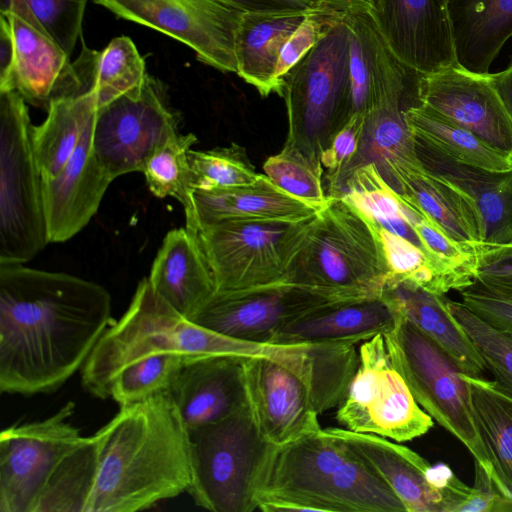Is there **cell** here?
I'll return each instance as SVG.
<instances>
[{
  "instance_id": "cell-1",
  "label": "cell",
  "mask_w": 512,
  "mask_h": 512,
  "mask_svg": "<svg viewBox=\"0 0 512 512\" xmlns=\"http://www.w3.org/2000/svg\"><path fill=\"white\" fill-rule=\"evenodd\" d=\"M189 431L169 392L120 406L54 469L35 512H136L188 492Z\"/></svg>"
},
{
  "instance_id": "cell-2",
  "label": "cell",
  "mask_w": 512,
  "mask_h": 512,
  "mask_svg": "<svg viewBox=\"0 0 512 512\" xmlns=\"http://www.w3.org/2000/svg\"><path fill=\"white\" fill-rule=\"evenodd\" d=\"M0 263V391L36 395L83 367L111 324V295L62 272Z\"/></svg>"
},
{
  "instance_id": "cell-3",
  "label": "cell",
  "mask_w": 512,
  "mask_h": 512,
  "mask_svg": "<svg viewBox=\"0 0 512 512\" xmlns=\"http://www.w3.org/2000/svg\"><path fill=\"white\" fill-rule=\"evenodd\" d=\"M257 502L265 512H406L365 461L323 428L275 447Z\"/></svg>"
},
{
  "instance_id": "cell-4",
  "label": "cell",
  "mask_w": 512,
  "mask_h": 512,
  "mask_svg": "<svg viewBox=\"0 0 512 512\" xmlns=\"http://www.w3.org/2000/svg\"><path fill=\"white\" fill-rule=\"evenodd\" d=\"M276 345L243 341L203 328L176 311L143 278L123 316L110 324L82 367V384L109 398L111 382L130 364L160 354L271 356Z\"/></svg>"
},
{
  "instance_id": "cell-5",
  "label": "cell",
  "mask_w": 512,
  "mask_h": 512,
  "mask_svg": "<svg viewBox=\"0 0 512 512\" xmlns=\"http://www.w3.org/2000/svg\"><path fill=\"white\" fill-rule=\"evenodd\" d=\"M388 267L369 220L341 197L315 216L286 282L341 300L381 297Z\"/></svg>"
},
{
  "instance_id": "cell-6",
  "label": "cell",
  "mask_w": 512,
  "mask_h": 512,
  "mask_svg": "<svg viewBox=\"0 0 512 512\" xmlns=\"http://www.w3.org/2000/svg\"><path fill=\"white\" fill-rule=\"evenodd\" d=\"M349 51V28L342 12H336L319 41L285 79V145L317 161L352 114Z\"/></svg>"
},
{
  "instance_id": "cell-7",
  "label": "cell",
  "mask_w": 512,
  "mask_h": 512,
  "mask_svg": "<svg viewBox=\"0 0 512 512\" xmlns=\"http://www.w3.org/2000/svg\"><path fill=\"white\" fill-rule=\"evenodd\" d=\"M189 431L195 504L214 512H252L276 445L259 432L249 405Z\"/></svg>"
},
{
  "instance_id": "cell-8",
  "label": "cell",
  "mask_w": 512,
  "mask_h": 512,
  "mask_svg": "<svg viewBox=\"0 0 512 512\" xmlns=\"http://www.w3.org/2000/svg\"><path fill=\"white\" fill-rule=\"evenodd\" d=\"M33 127L21 95L0 92V263H25L50 243Z\"/></svg>"
},
{
  "instance_id": "cell-9",
  "label": "cell",
  "mask_w": 512,
  "mask_h": 512,
  "mask_svg": "<svg viewBox=\"0 0 512 512\" xmlns=\"http://www.w3.org/2000/svg\"><path fill=\"white\" fill-rule=\"evenodd\" d=\"M392 307L396 311V322L384 337L394 368L417 403L466 447L474 461L495 482L493 466L479 434L463 372L434 341L400 310Z\"/></svg>"
},
{
  "instance_id": "cell-10",
  "label": "cell",
  "mask_w": 512,
  "mask_h": 512,
  "mask_svg": "<svg viewBox=\"0 0 512 512\" xmlns=\"http://www.w3.org/2000/svg\"><path fill=\"white\" fill-rule=\"evenodd\" d=\"M315 216L300 221H227L198 229L216 291L286 282Z\"/></svg>"
},
{
  "instance_id": "cell-11",
  "label": "cell",
  "mask_w": 512,
  "mask_h": 512,
  "mask_svg": "<svg viewBox=\"0 0 512 512\" xmlns=\"http://www.w3.org/2000/svg\"><path fill=\"white\" fill-rule=\"evenodd\" d=\"M337 408L336 418L344 428L398 443L418 438L434 425L394 368L384 334L360 345L358 369Z\"/></svg>"
},
{
  "instance_id": "cell-12",
  "label": "cell",
  "mask_w": 512,
  "mask_h": 512,
  "mask_svg": "<svg viewBox=\"0 0 512 512\" xmlns=\"http://www.w3.org/2000/svg\"><path fill=\"white\" fill-rule=\"evenodd\" d=\"M178 134L175 115L149 75L138 87L97 108L93 153L108 174L142 172L149 157Z\"/></svg>"
},
{
  "instance_id": "cell-13",
  "label": "cell",
  "mask_w": 512,
  "mask_h": 512,
  "mask_svg": "<svg viewBox=\"0 0 512 512\" xmlns=\"http://www.w3.org/2000/svg\"><path fill=\"white\" fill-rule=\"evenodd\" d=\"M67 402L48 418L0 434V512H35L54 469L82 437Z\"/></svg>"
},
{
  "instance_id": "cell-14",
  "label": "cell",
  "mask_w": 512,
  "mask_h": 512,
  "mask_svg": "<svg viewBox=\"0 0 512 512\" xmlns=\"http://www.w3.org/2000/svg\"><path fill=\"white\" fill-rule=\"evenodd\" d=\"M116 16L191 48L222 72H237L235 37L243 11L224 0H93Z\"/></svg>"
},
{
  "instance_id": "cell-15",
  "label": "cell",
  "mask_w": 512,
  "mask_h": 512,
  "mask_svg": "<svg viewBox=\"0 0 512 512\" xmlns=\"http://www.w3.org/2000/svg\"><path fill=\"white\" fill-rule=\"evenodd\" d=\"M393 491L406 512H455L470 486L444 463L431 465L412 449L388 438L329 427Z\"/></svg>"
},
{
  "instance_id": "cell-16",
  "label": "cell",
  "mask_w": 512,
  "mask_h": 512,
  "mask_svg": "<svg viewBox=\"0 0 512 512\" xmlns=\"http://www.w3.org/2000/svg\"><path fill=\"white\" fill-rule=\"evenodd\" d=\"M317 290L280 282L254 288L215 291L189 318L221 335L268 344L294 318L331 301Z\"/></svg>"
},
{
  "instance_id": "cell-17",
  "label": "cell",
  "mask_w": 512,
  "mask_h": 512,
  "mask_svg": "<svg viewBox=\"0 0 512 512\" xmlns=\"http://www.w3.org/2000/svg\"><path fill=\"white\" fill-rule=\"evenodd\" d=\"M0 12L14 45L12 69L0 92L15 91L26 103L46 110L54 100L82 94L70 55L24 0H0Z\"/></svg>"
},
{
  "instance_id": "cell-18",
  "label": "cell",
  "mask_w": 512,
  "mask_h": 512,
  "mask_svg": "<svg viewBox=\"0 0 512 512\" xmlns=\"http://www.w3.org/2000/svg\"><path fill=\"white\" fill-rule=\"evenodd\" d=\"M373 19L395 56L427 75L459 65L449 0H377Z\"/></svg>"
},
{
  "instance_id": "cell-19",
  "label": "cell",
  "mask_w": 512,
  "mask_h": 512,
  "mask_svg": "<svg viewBox=\"0 0 512 512\" xmlns=\"http://www.w3.org/2000/svg\"><path fill=\"white\" fill-rule=\"evenodd\" d=\"M350 32L349 65L352 114L368 115L387 104H419L420 74L395 56L380 33L370 10L342 12Z\"/></svg>"
},
{
  "instance_id": "cell-20",
  "label": "cell",
  "mask_w": 512,
  "mask_h": 512,
  "mask_svg": "<svg viewBox=\"0 0 512 512\" xmlns=\"http://www.w3.org/2000/svg\"><path fill=\"white\" fill-rule=\"evenodd\" d=\"M418 102L512 158V122L487 73L460 65L421 75Z\"/></svg>"
},
{
  "instance_id": "cell-21",
  "label": "cell",
  "mask_w": 512,
  "mask_h": 512,
  "mask_svg": "<svg viewBox=\"0 0 512 512\" xmlns=\"http://www.w3.org/2000/svg\"><path fill=\"white\" fill-rule=\"evenodd\" d=\"M248 405L261 435L281 446L321 429L303 382L272 357L244 359Z\"/></svg>"
},
{
  "instance_id": "cell-22",
  "label": "cell",
  "mask_w": 512,
  "mask_h": 512,
  "mask_svg": "<svg viewBox=\"0 0 512 512\" xmlns=\"http://www.w3.org/2000/svg\"><path fill=\"white\" fill-rule=\"evenodd\" d=\"M95 116L63 169L56 176L43 179L50 243L66 241L79 233L97 213L108 186L113 182L92 150Z\"/></svg>"
},
{
  "instance_id": "cell-23",
  "label": "cell",
  "mask_w": 512,
  "mask_h": 512,
  "mask_svg": "<svg viewBox=\"0 0 512 512\" xmlns=\"http://www.w3.org/2000/svg\"><path fill=\"white\" fill-rule=\"evenodd\" d=\"M245 358L234 355L186 358L168 392L188 430L219 421L248 405Z\"/></svg>"
},
{
  "instance_id": "cell-24",
  "label": "cell",
  "mask_w": 512,
  "mask_h": 512,
  "mask_svg": "<svg viewBox=\"0 0 512 512\" xmlns=\"http://www.w3.org/2000/svg\"><path fill=\"white\" fill-rule=\"evenodd\" d=\"M423 169L452 186L472 204L479 219L483 244L512 240V169L490 171L461 163L414 137Z\"/></svg>"
},
{
  "instance_id": "cell-25",
  "label": "cell",
  "mask_w": 512,
  "mask_h": 512,
  "mask_svg": "<svg viewBox=\"0 0 512 512\" xmlns=\"http://www.w3.org/2000/svg\"><path fill=\"white\" fill-rule=\"evenodd\" d=\"M183 207L185 227L195 232L227 221H300L324 208L287 193L265 174L248 185L192 190Z\"/></svg>"
},
{
  "instance_id": "cell-26",
  "label": "cell",
  "mask_w": 512,
  "mask_h": 512,
  "mask_svg": "<svg viewBox=\"0 0 512 512\" xmlns=\"http://www.w3.org/2000/svg\"><path fill=\"white\" fill-rule=\"evenodd\" d=\"M396 322L395 309L383 298L336 300L318 306L280 327L270 345L308 342L358 344L389 332Z\"/></svg>"
},
{
  "instance_id": "cell-27",
  "label": "cell",
  "mask_w": 512,
  "mask_h": 512,
  "mask_svg": "<svg viewBox=\"0 0 512 512\" xmlns=\"http://www.w3.org/2000/svg\"><path fill=\"white\" fill-rule=\"evenodd\" d=\"M147 278L153 290L186 318L216 291L197 233L187 227L166 234Z\"/></svg>"
},
{
  "instance_id": "cell-28",
  "label": "cell",
  "mask_w": 512,
  "mask_h": 512,
  "mask_svg": "<svg viewBox=\"0 0 512 512\" xmlns=\"http://www.w3.org/2000/svg\"><path fill=\"white\" fill-rule=\"evenodd\" d=\"M381 175L394 191L449 238L469 247L483 243L479 219L470 201L426 172L421 163L392 166Z\"/></svg>"
},
{
  "instance_id": "cell-29",
  "label": "cell",
  "mask_w": 512,
  "mask_h": 512,
  "mask_svg": "<svg viewBox=\"0 0 512 512\" xmlns=\"http://www.w3.org/2000/svg\"><path fill=\"white\" fill-rule=\"evenodd\" d=\"M353 342H308L276 345L271 356L305 385L319 415L345 399L359 365Z\"/></svg>"
},
{
  "instance_id": "cell-30",
  "label": "cell",
  "mask_w": 512,
  "mask_h": 512,
  "mask_svg": "<svg viewBox=\"0 0 512 512\" xmlns=\"http://www.w3.org/2000/svg\"><path fill=\"white\" fill-rule=\"evenodd\" d=\"M309 12L243 13L235 37L236 74L261 96L281 97L276 82L280 52Z\"/></svg>"
},
{
  "instance_id": "cell-31",
  "label": "cell",
  "mask_w": 512,
  "mask_h": 512,
  "mask_svg": "<svg viewBox=\"0 0 512 512\" xmlns=\"http://www.w3.org/2000/svg\"><path fill=\"white\" fill-rule=\"evenodd\" d=\"M381 297L434 341L464 374L481 376L486 370L473 341L449 311L444 295L398 283L386 287Z\"/></svg>"
},
{
  "instance_id": "cell-32",
  "label": "cell",
  "mask_w": 512,
  "mask_h": 512,
  "mask_svg": "<svg viewBox=\"0 0 512 512\" xmlns=\"http://www.w3.org/2000/svg\"><path fill=\"white\" fill-rule=\"evenodd\" d=\"M458 64L485 74L512 37V0H449Z\"/></svg>"
},
{
  "instance_id": "cell-33",
  "label": "cell",
  "mask_w": 512,
  "mask_h": 512,
  "mask_svg": "<svg viewBox=\"0 0 512 512\" xmlns=\"http://www.w3.org/2000/svg\"><path fill=\"white\" fill-rule=\"evenodd\" d=\"M496 485L512 499V396L494 379L463 373Z\"/></svg>"
},
{
  "instance_id": "cell-34",
  "label": "cell",
  "mask_w": 512,
  "mask_h": 512,
  "mask_svg": "<svg viewBox=\"0 0 512 512\" xmlns=\"http://www.w3.org/2000/svg\"><path fill=\"white\" fill-rule=\"evenodd\" d=\"M72 64L82 93L93 92L98 108L140 86L148 75L144 59L127 36L113 38L101 51L83 43Z\"/></svg>"
},
{
  "instance_id": "cell-35",
  "label": "cell",
  "mask_w": 512,
  "mask_h": 512,
  "mask_svg": "<svg viewBox=\"0 0 512 512\" xmlns=\"http://www.w3.org/2000/svg\"><path fill=\"white\" fill-rule=\"evenodd\" d=\"M97 108L91 91L50 103L46 119L33 127L34 151L43 179L56 176L70 160Z\"/></svg>"
},
{
  "instance_id": "cell-36",
  "label": "cell",
  "mask_w": 512,
  "mask_h": 512,
  "mask_svg": "<svg viewBox=\"0 0 512 512\" xmlns=\"http://www.w3.org/2000/svg\"><path fill=\"white\" fill-rule=\"evenodd\" d=\"M411 134L451 158L478 168L504 172L512 169V158L491 148L478 136L421 105L405 109Z\"/></svg>"
},
{
  "instance_id": "cell-37",
  "label": "cell",
  "mask_w": 512,
  "mask_h": 512,
  "mask_svg": "<svg viewBox=\"0 0 512 512\" xmlns=\"http://www.w3.org/2000/svg\"><path fill=\"white\" fill-rule=\"evenodd\" d=\"M410 106L412 105L403 102L391 103L366 115L359 151L349 166L341 187L353 170L366 164H375L383 172L395 165L420 163L415 152L413 135L404 117L405 109Z\"/></svg>"
},
{
  "instance_id": "cell-38",
  "label": "cell",
  "mask_w": 512,
  "mask_h": 512,
  "mask_svg": "<svg viewBox=\"0 0 512 512\" xmlns=\"http://www.w3.org/2000/svg\"><path fill=\"white\" fill-rule=\"evenodd\" d=\"M188 163L191 191L248 185L261 176L251 163L246 149L237 143L205 151L191 149Z\"/></svg>"
},
{
  "instance_id": "cell-39",
  "label": "cell",
  "mask_w": 512,
  "mask_h": 512,
  "mask_svg": "<svg viewBox=\"0 0 512 512\" xmlns=\"http://www.w3.org/2000/svg\"><path fill=\"white\" fill-rule=\"evenodd\" d=\"M187 356L160 354L136 361L121 370L109 388L119 406H126L168 392Z\"/></svg>"
},
{
  "instance_id": "cell-40",
  "label": "cell",
  "mask_w": 512,
  "mask_h": 512,
  "mask_svg": "<svg viewBox=\"0 0 512 512\" xmlns=\"http://www.w3.org/2000/svg\"><path fill=\"white\" fill-rule=\"evenodd\" d=\"M196 142L194 134L178 133L149 157L142 173L154 196L174 197L182 205L187 202L191 192L188 152Z\"/></svg>"
},
{
  "instance_id": "cell-41",
  "label": "cell",
  "mask_w": 512,
  "mask_h": 512,
  "mask_svg": "<svg viewBox=\"0 0 512 512\" xmlns=\"http://www.w3.org/2000/svg\"><path fill=\"white\" fill-rule=\"evenodd\" d=\"M263 170L278 187L308 203L325 207L332 199L325 194L321 161L296 148L284 144L280 152L265 161Z\"/></svg>"
},
{
  "instance_id": "cell-42",
  "label": "cell",
  "mask_w": 512,
  "mask_h": 512,
  "mask_svg": "<svg viewBox=\"0 0 512 512\" xmlns=\"http://www.w3.org/2000/svg\"><path fill=\"white\" fill-rule=\"evenodd\" d=\"M446 304L473 341L485 368L512 396V338L477 316L462 302L446 298Z\"/></svg>"
},
{
  "instance_id": "cell-43",
  "label": "cell",
  "mask_w": 512,
  "mask_h": 512,
  "mask_svg": "<svg viewBox=\"0 0 512 512\" xmlns=\"http://www.w3.org/2000/svg\"><path fill=\"white\" fill-rule=\"evenodd\" d=\"M88 0H24L49 34L71 56L81 36Z\"/></svg>"
},
{
  "instance_id": "cell-44",
  "label": "cell",
  "mask_w": 512,
  "mask_h": 512,
  "mask_svg": "<svg viewBox=\"0 0 512 512\" xmlns=\"http://www.w3.org/2000/svg\"><path fill=\"white\" fill-rule=\"evenodd\" d=\"M365 120L364 115H351L321 154L320 160L326 169L329 184V196L337 195L344 176L359 151L364 136Z\"/></svg>"
},
{
  "instance_id": "cell-45",
  "label": "cell",
  "mask_w": 512,
  "mask_h": 512,
  "mask_svg": "<svg viewBox=\"0 0 512 512\" xmlns=\"http://www.w3.org/2000/svg\"><path fill=\"white\" fill-rule=\"evenodd\" d=\"M336 12L321 9L310 11L300 26L284 44L276 70V82L281 93L284 94L285 79L291 69L312 49L325 33L333 15Z\"/></svg>"
},
{
  "instance_id": "cell-46",
  "label": "cell",
  "mask_w": 512,
  "mask_h": 512,
  "mask_svg": "<svg viewBox=\"0 0 512 512\" xmlns=\"http://www.w3.org/2000/svg\"><path fill=\"white\" fill-rule=\"evenodd\" d=\"M475 282L495 294L512 298V240L474 247Z\"/></svg>"
},
{
  "instance_id": "cell-47",
  "label": "cell",
  "mask_w": 512,
  "mask_h": 512,
  "mask_svg": "<svg viewBox=\"0 0 512 512\" xmlns=\"http://www.w3.org/2000/svg\"><path fill=\"white\" fill-rule=\"evenodd\" d=\"M461 302L477 316L512 338V298L488 291L477 282L459 291Z\"/></svg>"
},
{
  "instance_id": "cell-48",
  "label": "cell",
  "mask_w": 512,
  "mask_h": 512,
  "mask_svg": "<svg viewBox=\"0 0 512 512\" xmlns=\"http://www.w3.org/2000/svg\"><path fill=\"white\" fill-rule=\"evenodd\" d=\"M474 484L456 512H512V499L474 461Z\"/></svg>"
},
{
  "instance_id": "cell-49",
  "label": "cell",
  "mask_w": 512,
  "mask_h": 512,
  "mask_svg": "<svg viewBox=\"0 0 512 512\" xmlns=\"http://www.w3.org/2000/svg\"><path fill=\"white\" fill-rule=\"evenodd\" d=\"M243 12H309L317 8V0H224Z\"/></svg>"
},
{
  "instance_id": "cell-50",
  "label": "cell",
  "mask_w": 512,
  "mask_h": 512,
  "mask_svg": "<svg viewBox=\"0 0 512 512\" xmlns=\"http://www.w3.org/2000/svg\"><path fill=\"white\" fill-rule=\"evenodd\" d=\"M14 59V45L9 23L0 16V84L9 77Z\"/></svg>"
},
{
  "instance_id": "cell-51",
  "label": "cell",
  "mask_w": 512,
  "mask_h": 512,
  "mask_svg": "<svg viewBox=\"0 0 512 512\" xmlns=\"http://www.w3.org/2000/svg\"><path fill=\"white\" fill-rule=\"evenodd\" d=\"M487 78L496 91L512 122V62L497 73H487Z\"/></svg>"
},
{
  "instance_id": "cell-52",
  "label": "cell",
  "mask_w": 512,
  "mask_h": 512,
  "mask_svg": "<svg viewBox=\"0 0 512 512\" xmlns=\"http://www.w3.org/2000/svg\"><path fill=\"white\" fill-rule=\"evenodd\" d=\"M377 0H317V6L321 9L334 12H345L351 9L372 10Z\"/></svg>"
}]
</instances>
